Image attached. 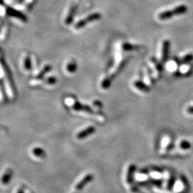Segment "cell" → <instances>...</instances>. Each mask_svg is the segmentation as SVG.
Masks as SVG:
<instances>
[{
    "label": "cell",
    "instance_id": "277c9868",
    "mask_svg": "<svg viewBox=\"0 0 193 193\" xmlns=\"http://www.w3.org/2000/svg\"><path fill=\"white\" fill-rule=\"evenodd\" d=\"M95 130H95V127H92V126L88 127L87 128L84 129V130H82L81 132H80L79 133H78V134L77 135V137L79 139H82L85 138V137H87L91 135H92L93 133L95 132Z\"/></svg>",
    "mask_w": 193,
    "mask_h": 193
},
{
    "label": "cell",
    "instance_id": "3957f363",
    "mask_svg": "<svg viewBox=\"0 0 193 193\" xmlns=\"http://www.w3.org/2000/svg\"><path fill=\"white\" fill-rule=\"evenodd\" d=\"M100 17H101V15H100V14H99V13H94L92 14H90V15L87 17L86 18L79 21L77 23H76L75 25V28L77 29L83 28L84 26H86L87 23L92 22L96 20H98L100 19Z\"/></svg>",
    "mask_w": 193,
    "mask_h": 193
},
{
    "label": "cell",
    "instance_id": "ffe728a7",
    "mask_svg": "<svg viewBox=\"0 0 193 193\" xmlns=\"http://www.w3.org/2000/svg\"><path fill=\"white\" fill-rule=\"evenodd\" d=\"M180 147H181L182 148H183V149H187V148L190 147V143H187V142L184 141L181 143V145H180Z\"/></svg>",
    "mask_w": 193,
    "mask_h": 193
},
{
    "label": "cell",
    "instance_id": "6da1fadb",
    "mask_svg": "<svg viewBox=\"0 0 193 193\" xmlns=\"http://www.w3.org/2000/svg\"><path fill=\"white\" fill-rule=\"evenodd\" d=\"M187 8L185 5H180L173 10H167V11L161 12L159 14L158 17L161 20H169V19H170L175 15L184 14L187 12Z\"/></svg>",
    "mask_w": 193,
    "mask_h": 193
},
{
    "label": "cell",
    "instance_id": "d6986e66",
    "mask_svg": "<svg viewBox=\"0 0 193 193\" xmlns=\"http://www.w3.org/2000/svg\"><path fill=\"white\" fill-rule=\"evenodd\" d=\"M57 80L56 78L54 77H50L46 80V83L50 84H54V83H56Z\"/></svg>",
    "mask_w": 193,
    "mask_h": 193
},
{
    "label": "cell",
    "instance_id": "e0dca14e",
    "mask_svg": "<svg viewBox=\"0 0 193 193\" xmlns=\"http://www.w3.org/2000/svg\"><path fill=\"white\" fill-rule=\"evenodd\" d=\"M193 59V54H188L184 56L183 58H182L181 62L183 64L189 63L190 61H191Z\"/></svg>",
    "mask_w": 193,
    "mask_h": 193
},
{
    "label": "cell",
    "instance_id": "9a60e30c",
    "mask_svg": "<svg viewBox=\"0 0 193 193\" xmlns=\"http://www.w3.org/2000/svg\"><path fill=\"white\" fill-rule=\"evenodd\" d=\"M122 47H123V50H125V51H131V50H137V49H138V46L132 45V44H128V43L123 44Z\"/></svg>",
    "mask_w": 193,
    "mask_h": 193
},
{
    "label": "cell",
    "instance_id": "30bf717a",
    "mask_svg": "<svg viewBox=\"0 0 193 193\" xmlns=\"http://www.w3.org/2000/svg\"><path fill=\"white\" fill-rule=\"evenodd\" d=\"M12 175V172L10 169H7L5 173L2 175V182L3 184H7L9 181L10 177Z\"/></svg>",
    "mask_w": 193,
    "mask_h": 193
},
{
    "label": "cell",
    "instance_id": "ba28073f",
    "mask_svg": "<svg viewBox=\"0 0 193 193\" xmlns=\"http://www.w3.org/2000/svg\"><path fill=\"white\" fill-rule=\"evenodd\" d=\"M76 9H77V5H73L72 7H71L70 10L69 11L68 14H67L66 20H65V23H66L67 24H71V22H72L74 16H75V12H76Z\"/></svg>",
    "mask_w": 193,
    "mask_h": 193
},
{
    "label": "cell",
    "instance_id": "44dd1931",
    "mask_svg": "<svg viewBox=\"0 0 193 193\" xmlns=\"http://www.w3.org/2000/svg\"><path fill=\"white\" fill-rule=\"evenodd\" d=\"M187 112L189 114H193V107H190L187 109Z\"/></svg>",
    "mask_w": 193,
    "mask_h": 193
},
{
    "label": "cell",
    "instance_id": "7c38bea8",
    "mask_svg": "<svg viewBox=\"0 0 193 193\" xmlns=\"http://www.w3.org/2000/svg\"><path fill=\"white\" fill-rule=\"evenodd\" d=\"M32 153L34 155L38 157V158H42V157H44V155H45V152H44V150L39 147H36L35 149H33Z\"/></svg>",
    "mask_w": 193,
    "mask_h": 193
},
{
    "label": "cell",
    "instance_id": "52a82bcc",
    "mask_svg": "<svg viewBox=\"0 0 193 193\" xmlns=\"http://www.w3.org/2000/svg\"><path fill=\"white\" fill-rule=\"evenodd\" d=\"M73 108L76 111H84L88 112V113H92L93 112L92 109L89 106L83 105L79 102L75 103V105H73Z\"/></svg>",
    "mask_w": 193,
    "mask_h": 193
},
{
    "label": "cell",
    "instance_id": "2e32d148",
    "mask_svg": "<svg viewBox=\"0 0 193 193\" xmlns=\"http://www.w3.org/2000/svg\"><path fill=\"white\" fill-rule=\"evenodd\" d=\"M24 66L25 69H27V70H30L32 68L31 60L29 57H27L26 58H25L24 61Z\"/></svg>",
    "mask_w": 193,
    "mask_h": 193
},
{
    "label": "cell",
    "instance_id": "7a4b0ae2",
    "mask_svg": "<svg viewBox=\"0 0 193 193\" xmlns=\"http://www.w3.org/2000/svg\"><path fill=\"white\" fill-rule=\"evenodd\" d=\"M91 180H92V174H87L82 176L79 180L76 182L72 190L70 193H80L82 189L86 185L88 182H90Z\"/></svg>",
    "mask_w": 193,
    "mask_h": 193
},
{
    "label": "cell",
    "instance_id": "5b68a950",
    "mask_svg": "<svg viewBox=\"0 0 193 193\" xmlns=\"http://www.w3.org/2000/svg\"><path fill=\"white\" fill-rule=\"evenodd\" d=\"M169 46H170V42L169 40H165L162 44V61H167L169 56Z\"/></svg>",
    "mask_w": 193,
    "mask_h": 193
},
{
    "label": "cell",
    "instance_id": "7402d4cb",
    "mask_svg": "<svg viewBox=\"0 0 193 193\" xmlns=\"http://www.w3.org/2000/svg\"><path fill=\"white\" fill-rule=\"evenodd\" d=\"M15 193H24V192H23V190L22 188H20L19 187L17 190H16V192Z\"/></svg>",
    "mask_w": 193,
    "mask_h": 193
},
{
    "label": "cell",
    "instance_id": "5bb4252c",
    "mask_svg": "<svg viewBox=\"0 0 193 193\" xmlns=\"http://www.w3.org/2000/svg\"><path fill=\"white\" fill-rule=\"evenodd\" d=\"M67 69L69 72H75L76 69H77V65H76L75 61L69 63L68 65H67Z\"/></svg>",
    "mask_w": 193,
    "mask_h": 193
},
{
    "label": "cell",
    "instance_id": "4fadbf2b",
    "mask_svg": "<svg viewBox=\"0 0 193 193\" xmlns=\"http://www.w3.org/2000/svg\"><path fill=\"white\" fill-rule=\"evenodd\" d=\"M50 69H51V66H50V65H46V66L44 67V68L42 69V70L40 72L39 74H38L36 78H37V79H42V78L44 77V75H46V74L47 73Z\"/></svg>",
    "mask_w": 193,
    "mask_h": 193
},
{
    "label": "cell",
    "instance_id": "9c48e42d",
    "mask_svg": "<svg viewBox=\"0 0 193 193\" xmlns=\"http://www.w3.org/2000/svg\"><path fill=\"white\" fill-rule=\"evenodd\" d=\"M134 85L136 87V88H137L139 90L143 91V92H147L150 91L149 87H147L145 83H143V82L141 81H135Z\"/></svg>",
    "mask_w": 193,
    "mask_h": 193
},
{
    "label": "cell",
    "instance_id": "ac0fdd59",
    "mask_svg": "<svg viewBox=\"0 0 193 193\" xmlns=\"http://www.w3.org/2000/svg\"><path fill=\"white\" fill-rule=\"evenodd\" d=\"M152 61H153L154 62V65H155V66H156V67H157V69H158V72H160L162 71V66H161V65H160V64L158 63V61L156 60V59H154V58H152Z\"/></svg>",
    "mask_w": 193,
    "mask_h": 193
},
{
    "label": "cell",
    "instance_id": "8fae6325",
    "mask_svg": "<svg viewBox=\"0 0 193 193\" xmlns=\"http://www.w3.org/2000/svg\"><path fill=\"white\" fill-rule=\"evenodd\" d=\"M112 79H113V75L109 76V77H106L105 80L102 81V87L103 89H107L109 87L110 84L112 83Z\"/></svg>",
    "mask_w": 193,
    "mask_h": 193
},
{
    "label": "cell",
    "instance_id": "8992f818",
    "mask_svg": "<svg viewBox=\"0 0 193 193\" xmlns=\"http://www.w3.org/2000/svg\"><path fill=\"white\" fill-rule=\"evenodd\" d=\"M7 14L11 17H17L20 20L22 21H26V17L24 14H22L21 12L17 11V10L14 9H11V8H8L7 9Z\"/></svg>",
    "mask_w": 193,
    "mask_h": 193
}]
</instances>
